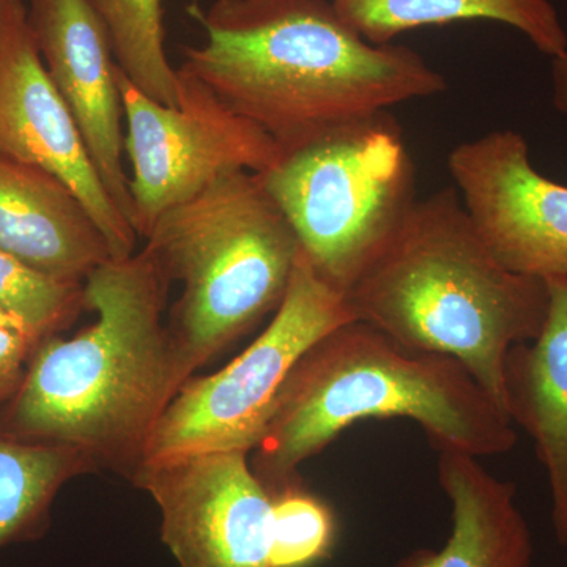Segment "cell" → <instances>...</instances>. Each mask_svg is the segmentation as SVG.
<instances>
[{
	"label": "cell",
	"mask_w": 567,
	"mask_h": 567,
	"mask_svg": "<svg viewBox=\"0 0 567 567\" xmlns=\"http://www.w3.org/2000/svg\"><path fill=\"white\" fill-rule=\"evenodd\" d=\"M192 13L205 41L181 69L281 151L447 87L416 51L364 40L333 0H213Z\"/></svg>",
	"instance_id": "6da1fadb"
},
{
	"label": "cell",
	"mask_w": 567,
	"mask_h": 567,
	"mask_svg": "<svg viewBox=\"0 0 567 567\" xmlns=\"http://www.w3.org/2000/svg\"><path fill=\"white\" fill-rule=\"evenodd\" d=\"M171 279L148 249L110 259L82 282L96 320L43 339L0 406V432L78 447L96 466L133 475L183 382L163 324Z\"/></svg>",
	"instance_id": "7a4b0ae2"
},
{
	"label": "cell",
	"mask_w": 567,
	"mask_h": 567,
	"mask_svg": "<svg viewBox=\"0 0 567 567\" xmlns=\"http://www.w3.org/2000/svg\"><path fill=\"white\" fill-rule=\"evenodd\" d=\"M346 300L354 320L402 346L456 358L507 415V353L543 331L548 287L503 267L445 188L416 200Z\"/></svg>",
	"instance_id": "3957f363"
},
{
	"label": "cell",
	"mask_w": 567,
	"mask_h": 567,
	"mask_svg": "<svg viewBox=\"0 0 567 567\" xmlns=\"http://www.w3.org/2000/svg\"><path fill=\"white\" fill-rule=\"evenodd\" d=\"M410 417L436 453L499 456L517 443L513 421L456 358L421 352L372 324L347 322L309 347L276 398L249 464L271 495L349 425Z\"/></svg>",
	"instance_id": "277c9868"
},
{
	"label": "cell",
	"mask_w": 567,
	"mask_h": 567,
	"mask_svg": "<svg viewBox=\"0 0 567 567\" xmlns=\"http://www.w3.org/2000/svg\"><path fill=\"white\" fill-rule=\"evenodd\" d=\"M144 248L171 281L182 282L167 333L183 385L278 311L300 252L292 227L252 173L218 178L163 213Z\"/></svg>",
	"instance_id": "5b68a950"
},
{
	"label": "cell",
	"mask_w": 567,
	"mask_h": 567,
	"mask_svg": "<svg viewBox=\"0 0 567 567\" xmlns=\"http://www.w3.org/2000/svg\"><path fill=\"white\" fill-rule=\"evenodd\" d=\"M324 282L347 293L416 203V169L390 111L338 123L257 174Z\"/></svg>",
	"instance_id": "8992f818"
},
{
	"label": "cell",
	"mask_w": 567,
	"mask_h": 567,
	"mask_svg": "<svg viewBox=\"0 0 567 567\" xmlns=\"http://www.w3.org/2000/svg\"><path fill=\"white\" fill-rule=\"evenodd\" d=\"M352 320L346 295L324 282L300 249L286 297L264 333L221 371L181 388L142 462L252 453L295 363L320 338Z\"/></svg>",
	"instance_id": "52a82bcc"
},
{
	"label": "cell",
	"mask_w": 567,
	"mask_h": 567,
	"mask_svg": "<svg viewBox=\"0 0 567 567\" xmlns=\"http://www.w3.org/2000/svg\"><path fill=\"white\" fill-rule=\"evenodd\" d=\"M178 76V106H164L137 91L118 69L133 227L142 238L163 213L199 196L218 178L262 174L281 156L274 137L207 85L182 69Z\"/></svg>",
	"instance_id": "ba28073f"
},
{
	"label": "cell",
	"mask_w": 567,
	"mask_h": 567,
	"mask_svg": "<svg viewBox=\"0 0 567 567\" xmlns=\"http://www.w3.org/2000/svg\"><path fill=\"white\" fill-rule=\"evenodd\" d=\"M162 514V540L181 567H271L274 496L249 453L144 461L130 476Z\"/></svg>",
	"instance_id": "9c48e42d"
},
{
	"label": "cell",
	"mask_w": 567,
	"mask_h": 567,
	"mask_svg": "<svg viewBox=\"0 0 567 567\" xmlns=\"http://www.w3.org/2000/svg\"><path fill=\"white\" fill-rule=\"evenodd\" d=\"M0 155L65 183L106 238L112 259L136 252V230L104 188L80 128L48 74L21 0H9L0 21Z\"/></svg>",
	"instance_id": "30bf717a"
},
{
	"label": "cell",
	"mask_w": 567,
	"mask_h": 567,
	"mask_svg": "<svg viewBox=\"0 0 567 567\" xmlns=\"http://www.w3.org/2000/svg\"><path fill=\"white\" fill-rule=\"evenodd\" d=\"M447 167L488 251L507 270L548 279L567 276V186L533 166L513 130L464 142Z\"/></svg>",
	"instance_id": "8fae6325"
},
{
	"label": "cell",
	"mask_w": 567,
	"mask_h": 567,
	"mask_svg": "<svg viewBox=\"0 0 567 567\" xmlns=\"http://www.w3.org/2000/svg\"><path fill=\"white\" fill-rule=\"evenodd\" d=\"M28 11L52 84L69 106L112 203L133 226L130 175L123 159L121 66L102 18L91 0H31Z\"/></svg>",
	"instance_id": "7c38bea8"
},
{
	"label": "cell",
	"mask_w": 567,
	"mask_h": 567,
	"mask_svg": "<svg viewBox=\"0 0 567 567\" xmlns=\"http://www.w3.org/2000/svg\"><path fill=\"white\" fill-rule=\"evenodd\" d=\"M0 249L63 282H84L112 259L110 245L54 175L0 155Z\"/></svg>",
	"instance_id": "4fadbf2b"
},
{
	"label": "cell",
	"mask_w": 567,
	"mask_h": 567,
	"mask_svg": "<svg viewBox=\"0 0 567 567\" xmlns=\"http://www.w3.org/2000/svg\"><path fill=\"white\" fill-rule=\"evenodd\" d=\"M546 282L543 331L507 353L506 409L511 421L535 442L550 487L554 533L567 546V276Z\"/></svg>",
	"instance_id": "5bb4252c"
},
{
	"label": "cell",
	"mask_w": 567,
	"mask_h": 567,
	"mask_svg": "<svg viewBox=\"0 0 567 567\" xmlns=\"http://www.w3.org/2000/svg\"><path fill=\"white\" fill-rule=\"evenodd\" d=\"M439 481L453 513L445 546L413 551L390 567H533L532 529L513 483L451 450L439 451Z\"/></svg>",
	"instance_id": "9a60e30c"
},
{
	"label": "cell",
	"mask_w": 567,
	"mask_h": 567,
	"mask_svg": "<svg viewBox=\"0 0 567 567\" xmlns=\"http://www.w3.org/2000/svg\"><path fill=\"white\" fill-rule=\"evenodd\" d=\"M336 10L372 44L401 33L461 21H495L527 37L554 59L567 52V32L550 0H333Z\"/></svg>",
	"instance_id": "2e32d148"
},
{
	"label": "cell",
	"mask_w": 567,
	"mask_h": 567,
	"mask_svg": "<svg viewBox=\"0 0 567 567\" xmlns=\"http://www.w3.org/2000/svg\"><path fill=\"white\" fill-rule=\"evenodd\" d=\"M95 466L78 447L0 432V550L43 536L61 488Z\"/></svg>",
	"instance_id": "e0dca14e"
},
{
	"label": "cell",
	"mask_w": 567,
	"mask_h": 567,
	"mask_svg": "<svg viewBox=\"0 0 567 567\" xmlns=\"http://www.w3.org/2000/svg\"><path fill=\"white\" fill-rule=\"evenodd\" d=\"M110 35L115 61L137 91L178 106L181 76L166 54L164 0H91Z\"/></svg>",
	"instance_id": "ac0fdd59"
},
{
	"label": "cell",
	"mask_w": 567,
	"mask_h": 567,
	"mask_svg": "<svg viewBox=\"0 0 567 567\" xmlns=\"http://www.w3.org/2000/svg\"><path fill=\"white\" fill-rule=\"evenodd\" d=\"M0 308L39 344L76 320L84 309L82 284L48 278L0 249Z\"/></svg>",
	"instance_id": "d6986e66"
},
{
	"label": "cell",
	"mask_w": 567,
	"mask_h": 567,
	"mask_svg": "<svg viewBox=\"0 0 567 567\" xmlns=\"http://www.w3.org/2000/svg\"><path fill=\"white\" fill-rule=\"evenodd\" d=\"M271 496V567H309L327 557L336 533L330 506L300 483Z\"/></svg>",
	"instance_id": "ffe728a7"
},
{
	"label": "cell",
	"mask_w": 567,
	"mask_h": 567,
	"mask_svg": "<svg viewBox=\"0 0 567 567\" xmlns=\"http://www.w3.org/2000/svg\"><path fill=\"white\" fill-rule=\"evenodd\" d=\"M37 342L28 334L0 327V405L17 393Z\"/></svg>",
	"instance_id": "44dd1931"
},
{
	"label": "cell",
	"mask_w": 567,
	"mask_h": 567,
	"mask_svg": "<svg viewBox=\"0 0 567 567\" xmlns=\"http://www.w3.org/2000/svg\"><path fill=\"white\" fill-rule=\"evenodd\" d=\"M551 92L555 110L567 117V52L551 59Z\"/></svg>",
	"instance_id": "7402d4cb"
},
{
	"label": "cell",
	"mask_w": 567,
	"mask_h": 567,
	"mask_svg": "<svg viewBox=\"0 0 567 567\" xmlns=\"http://www.w3.org/2000/svg\"><path fill=\"white\" fill-rule=\"evenodd\" d=\"M0 327L11 328V330H18L21 331V333L28 334V331L22 327L20 320L14 319V317L10 316L3 308H0ZM29 338H31V336H29Z\"/></svg>",
	"instance_id": "603a6c76"
},
{
	"label": "cell",
	"mask_w": 567,
	"mask_h": 567,
	"mask_svg": "<svg viewBox=\"0 0 567 567\" xmlns=\"http://www.w3.org/2000/svg\"><path fill=\"white\" fill-rule=\"evenodd\" d=\"M7 2H9V0H0V21H2V14L3 10H6Z\"/></svg>",
	"instance_id": "cb8c5ba5"
}]
</instances>
